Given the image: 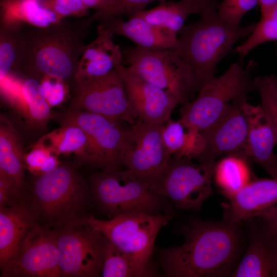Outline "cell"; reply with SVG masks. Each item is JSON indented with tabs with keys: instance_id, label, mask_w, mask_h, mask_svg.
<instances>
[{
	"instance_id": "cell-1",
	"label": "cell",
	"mask_w": 277,
	"mask_h": 277,
	"mask_svg": "<svg viewBox=\"0 0 277 277\" xmlns=\"http://www.w3.org/2000/svg\"><path fill=\"white\" fill-rule=\"evenodd\" d=\"M103 17L93 15L72 21H61L44 27L24 24L23 42L15 70L25 77L58 78L68 86L75 81L78 64L91 26Z\"/></svg>"
},
{
	"instance_id": "cell-2",
	"label": "cell",
	"mask_w": 277,
	"mask_h": 277,
	"mask_svg": "<svg viewBox=\"0 0 277 277\" xmlns=\"http://www.w3.org/2000/svg\"><path fill=\"white\" fill-rule=\"evenodd\" d=\"M234 224L196 221L185 230L180 246L160 251L165 274L175 277H216L228 274L239 239Z\"/></svg>"
},
{
	"instance_id": "cell-3",
	"label": "cell",
	"mask_w": 277,
	"mask_h": 277,
	"mask_svg": "<svg viewBox=\"0 0 277 277\" xmlns=\"http://www.w3.org/2000/svg\"><path fill=\"white\" fill-rule=\"evenodd\" d=\"M216 9H208L196 22L185 25L172 49L189 68L196 92L214 77L217 65L239 40L251 34L256 25L231 26L219 16Z\"/></svg>"
},
{
	"instance_id": "cell-4",
	"label": "cell",
	"mask_w": 277,
	"mask_h": 277,
	"mask_svg": "<svg viewBox=\"0 0 277 277\" xmlns=\"http://www.w3.org/2000/svg\"><path fill=\"white\" fill-rule=\"evenodd\" d=\"M91 195L90 186L74 168L59 164L37 176L24 201L39 225L57 230L86 217Z\"/></svg>"
},
{
	"instance_id": "cell-5",
	"label": "cell",
	"mask_w": 277,
	"mask_h": 277,
	"mask_svg": "<svg viewBox=\"0 0 277 277\" xmlns=\"http://www.w3.org/2000/svg\"><path fill=\"white\" fill-rule=\"evenodd\" d=\"M90 188L97 205L113 217L130 212L160 214L165 198L127 168L103 169L91 176Z\"/></svg>"
},
{
	"instance_id": "cell-6",
	"label": "cell",
	"mask_w": 277,
	"mask_h": 277,
	"mask_svg": "<svg viewBox=\"0 0 277 277\" xmlns=\"http://www.w3.org/2000/svg\"><path fill=\"white\" fill-rule=\"evenodd\" d=\"M256 89L250 72L232 63L221 76L203 85L196 97L182 105L180 122L188 129L203 132L213 125L234 101Z\"/></svg>"
},
{
	"instance_id": "cell-7",
	"label": "cell",
	"mask_w": 277,
	"mask_h": 277,
	"mask_svg": "<svg viewBox=\"0 0 277 277\" xmlns=\"http://www.w3.org/2000/svg\"><path fill=\"white\" fill-rule=\"evenodd\" d=\"M123 61L140 77L177 98L183 105L196 93L190 70L173 49L122 50Z\"/></svg>"
},
{
	"instance_id": "cell-8",
	"label": "cell",
	"mask_w": 277,
	"mask_h": 277,
	"mask_svg": "<svg viewBox=\"0 0 277 277\" xmlns=\"http://www.w3.org/2000/svg\"><path fill=\"white\" fill-rule=\"evenodd\" d=\"M171 217V214L130 212L107 221L88 215L85 220L120 250L139 264L149 266L156 235Z\"/></svg>"
},
{
	"instance_id": "cell-9",
	"label": "cell",
	"mask_w": 277,
	"mask_h": 277,
	"mask_svg": "<svg viewBox=\"0 0 277 277\" xmlns=\"http://www.w3.org/2000/svg\"><path fill=\"white\" fill-rule=\"evenodd\" d=\"M85 219L56 230L58 264L63 276L96 277L102 274L106 237L90 226Z\"/></svg>"
},
{
	"instance_id": "cell-10",
	"label": "cell",
	"mask_w": 277,
	"mask_h": 277,
	"mask_svg": "<svg viewBox=\"0 0 277 277\" xmlns=\"http://www.w3.org/2000/svg\"><path fill=\"white\" fill-rule=\"evenodd\" d=\"M191 158L170 157L154 184L157 192L182 209L199 210L212 193L211 182L216 162L196 164Z\"/></svg>"
},
{
	"instance_id": "cell-11",
	"label": "cell",
	"mask_w": 277,
	"mask_h": 277,
	"mask_svg": "<svg viewBox=\"0 0 277 277\" xmlns=\"http://www.w3.org/2000/svg\"><path fill=\"white\" fill-rule=\"evenodd\" d=\"M71 107L134 125L138 118L129 100L123 80L115 68L100 76L75 80Z\"/></svg>"
},
{
	"instance_id": "cell-12",
	"label": "cell",
	"mask_w": 277,
	"mask_h": 277,
	"mask_svg": "<svg viewBox=\"0 0 277 277\" xmlns=\"http://www.w3.org/2000/svg\"><path fill=\"white\" fill-rule=\"evenodd\" d=\"M62 122L77 125L85 132L88 144L81 163L103 169H118L122 157L126 130L103 115L71 107L64 114Z\"/></svg>"
},
{
	"instance_id": "cell-13",
	"label": "cell",
	"mask_w": 277,
	"mask_h": 277,
	"mask_svg": "<svg viewBox=\"0 0 277 277\" xmlns=\"http://www.w3.org/2000/svg\"><path fill=\"white\" fill-rule=\"evenodd\" d=\"M163 126L138 120L126 129L122 164L154 187L171 157L163 141Z\"/></svg>"
},
{
	"instance_id": "cell-14",
	"label": "cell",
	"mask_w": 277,
	"mask_h": 277,
	"mask_svg": "<svg viewBox=\"0 0 277 277\" xmlns=\"http://www.w3.org/2000/svg\"><path fill=\"white\" fill-rule=\"evenodd\" d=\"M3 277H61L57 231L39 224L32 229L10 261Z\"/></svg>"
},
{
	"instance_id": "cell-15",
	"label": "cell",
	"mask_w": 277,
	"mask_h": 277,
	"mask_svg": "<svg viewBox=\"0 0 277 277\" xmlns=\"http://www.w3.org/2000/svg\"><path fill=\"white\" fill-rule=\"evenodd\" d=\"M246 97L233 101L213 125L201 133L203 148L196 157L200 163L215 161L224 154L242 158L248 132V122L242 104Z\"/></svg>"
},
{
	"instance_id": "cell-16",
	"label": "cell",
	"mask_w": 277,
	"mask_h": 277,
	"mask_svg": "<svg viewBox=\"0 0 277 277\" xmlns=\"http://www.w3.org/2000/svg\"><path fill=\"white\" fill-rule=\"evenodd\" d=\"M115 69L123 80L138 120L161 125L171 120L173 109L181 104L177 98L145 80L123 64Z\"/></svg>"
},
{
	"instance_id": "cell-17",
	"label": "cell",
	"mask_w": 277,
	"mask_h": 277,
	"mask_svg": "<svg viewBox=\"0 0 277 277\" xmlns=\"http://www.w3.org/2000/svg\"><path fill=\"white\" fill-rule=\"evenodd\" d=\"M222 204L226 222L236 224L253 217L266 219L277 211V178L254 179Z\"/></svg>"
},
{
	"instance_id": "cell-18",
	"label": "cell",
	"mask_w": 277,
	"mask_h": 277,
	"mask_svg": "<svg viewBox=\"0 0 277 277\" xmlns=\"http://www.w3.org/2000/svg\"><path fill=\"white\" fill-rule=\"evenodd\" d=\"M1 88L7 104L27 126L43 128L52 118L51 107L43 95L38 80L26 77L16 81L8 75L1 80Z\"/></svg>"
},
{
	"instance_id": "cell-19",
	"label": "cell",
	"mask_w": 277,
	"mask_h": 277,
	"mask_svg": "<svg viewBox=\"0 0 277 277\" xmlns=\"http://www.w3.org/2000/svg\"><path fill=\"white\" fill-rule=\"evenodd\" d=\"M242 104L248 122L247 139L242 158L259 165L272 178H277V154L273 152L277 142L263 108L249 104L247 98Z\"/></svg>"
},
{
	"instance_id": "cell-20",
	"label": "cell",
	"mask_w": 277,
	"mask_h": 277,
	"mask_svg": "<svg viewBox=\"0 0 277 277\" xmlns=\"http://www.w3.org/2000/svg\"><path fill=\"white\" fill-rule=\"evenodd\" d=\"M97 27L124 36L136 47L148 50L174 49L177 44V33L168 29L152 24L135 16L124 21L119 16L111 15L98 21Z\"/></svg>"
},
{
	"instance_id": "cell-21",
	"label": "cell",
	"mask_w": 277,
	"mask_h": 277,
	"mask_svg": "<svg viewBox=\"0 0 277 277\" xmlns=\"http://www.w3.org/2000/svg\"><path fill=\"white\" fill-rule=\"evenodd\" d=\"M25 153L18 132L9 120L0 118V178L13 188L20 201L26 190L25 182Z\"/></svg>"
},
{
	"instance_id": "cell-22",
	"label": "cell",
	"mask_w": 277,
	"mask_h": 277,
	"mask_svg": "<svg viewBox=\"0 0 277 277\" xmlns=\"http://www.w3.org/2000/svg\"><path fill=\"white\" fill-rule=\"evenodd\" d=\"M97 37L86 45L80 60L75 80L104 75L123 64L122 50L113 35L97 27Z\"/></svg>"
},
{
	"instance_id": "cell-23",
	"label": "cell",
	"mask_w": 277,
	"mask_h": 277,
	"mask_svg": "<svg viewBox=\"0 0 277 277\" xmlns=\"http://www.w3.org/2000/svg\"><path fill=\"white\" fill-rule=\"evenodd\" d=\"M24 200L0 207V269L10 261L28 232L38 225Z\"/></svg>"
},
{
	"instance_id": "cell-24",
	"label": "cell",
	"mask_w": 277,
	"mask_h": 277,
	"mask_svg": "<svg viewBox=\"0 0 277 277\" xmlns=\"http://www.w3.org/2000/svg\"><path fill=\"white\" fill-rule=\"evenodd\" d=\"M216 0H172L161 2L152 9L137 15L147 22L178 33L191 14H201L210 8H217Z\"/></svg>"
},
{
	"instance_id": "cell-25",
	"label": "cell",
	"mask_w": 277,
	"mask_h": 277,
	"mask_svg": "<svg viewBox=\"0 0 277 277\" xmlns=\"http://www.w3.org/2000/svg\"><path fill=\"white\" fill-rule=\"evenodd\" d=\"M235 277H277V248L272 236L263 230L252 239Z\"/></svg>"
},
{
	"instance_id": "cell-26",
	"label": "cell",
	"mask_w": 277,
	"mask_h": 277,
	"mask_svg": "<svg viewBox=\"0 0 277 277\" xmlns=\"http://www.w3.org/2000/svg\"><path fill=\"white\" fill-rule=\"evenodd\" d=\"M44 0H1V22L44 27L62 18L47 8Z\"/></svg>"
},
{
	"instance_id": "cell-27",
	"label": "cell",
	"mask_w": 277,
	"mask_h": 277,
	"mask_svg": "<svg viewBox=\"0 0 277 277\" xmlns=\"http://www.w3.org/2000/svg\"><path fill=\"white\" fill-rule=\"evenodd\" d=\"M162 135L167 152L174 157L196 158L202 151V134L185 127L179 120H170L164 125Z\"/></svg>"
},
{
	"instance_id": "cell-28",
	"label": "cell",
	"mask_w": 277,
	"mask_h": 277,
	"mask_svg": "<svg viewBox=\"0 0 277 277\" xmlns=\"http://www.w3.org/2000/svg\"><path fill=\"white\" fill-rule=\"evenodd\" d=\"M37 142L56 155L73 153L79 161L86 150L88 138L84 131L77 125L62 122L61 127L44 135Z\"/></svg>"
},
{
	"instance_id": "cell-29",
	"label": "cell",
	"mask_w": 277,
	"mask_h": 277,
	"mask_svg": "<svg viewBox=\"0 0 277 277\" xmlns=\"http://www.w3.org/2000/svg\"><path fill=\"white\" fill-rule=\"evenodd\" d=\"M154 274L149 265L139 264L106 238L102 276L140 277Z\"/></svg>"
},
{
	"instance_id": "cell-30",
	"label": "cell",
	"mask_w": 277,
	"mask_h": 277,
	"mask_svg": "<svg viewBox=\"0 0 277 277\" xmlns=\"http://www.w3.org/2000/svg\"><path fill=\"white\" fill-rule=\"evenodd\" d=\"M214 175L225 196L235 193L251 181L247 161L234 155H228L216 163Z\"/></svg>"
},
{
	"instance_id": "cell-31",
	"label": "cell",
	"mask_w": 277,
	"mask_h": 277,
	"mask_svg": "<svg viewBox=\"0 0 277 277\" xmlns=\"http://www.w3.org/2000/svg\"><path fill=\"white\" fill-rule=\"evenodd\" d=\"M24 24L1 22L0 77L1 80L16 69L23 42Z\"/></svg>"
},
{
	"instance_id": "cell-32",
	"label": "cell",
	"mask_w": 277,
	"mask_h": 277,
	"mask_svg": "<svg viewBox=\"0 0 277 277\" xmlns=\"http://www.w3.org/2000/svg\"><path fill=\"white\" fill-rule=\"evenodd\" d=\"M277 40V5L261 13V18L247 39L235 51L242 58L257 46Z\"/></svg>"
},
{
	"instance_id": "cell-33",
	"label": "cell",
	"mask_w": 277,
	"mask_h": 277,
	"mask_svg": "<svg viewBox=\"0 0 277 277\" xmlns=\"http://www.w3.org/2000/svg\"><path fill=\"white\" fill-rule=\"evenodd\" d=\"M254 83L260 95L261 106L277 142V90L269 75L255 77Z\"/></svg>"
},
{
	"instance_id": "cell-34",
	"label": "cell",
	"mask_w": 277,
	"mask_h": 277,
	"mask_svg": "<svg viewBox=\"0 0 277 277\" xmlns=\"http://www.w3.org/2000/svg\"><path fill=\"white\" fill-rule=\"evenodd\" d=\"M57 156L49 149L36 142L30 151L25 154V166L35 175H41L60 164Z\"/></svg>"
},
{
	"instance_id": "cell-35",
	"label": "cell",
	"mask_w": 277,
	"mask_h": 277,
	"mask_svg": "<svg viewBox=\"0 0 277 277\" xmlns=\"http://www.w3.org/2000/svg\"><path fill=\"white\" fill-rule=\"evenodd\" d=\"M259 0H223L219 3L216 9L219 16L227 24L240 26L243 17L256 5Z\"/></svg>"
},
{
	"instance_id": "cell-36",
	"label": "cell",
	"mask_w": 277,
	"mask_h": 277,
	"mask_svg": "<svg viewBox=\"0 0 277 277\" xmlns=\"http://www.w3.org/2000/svg\"><path fill=\"white\" fill-rule=\"evenodd\" d=\"M43 95L50 107L57 106L64 101L68 85L58 78L45 76L40 82Z\"/></svg>"
},
{
	"instance_id": "cell-37",
	"label": "cell",
	"mask_w": 277,
	"mask_h": 277,
	"mask_svg": "<svg viewBox=\"0 0 277 277\" xmlns=\"http://www.w3.org/2000/svg\"><path fill=\"white\" fill-rule=\"evenodd\" d=\"M166 1L170 0H111L110 7L104 17L124 15L130 18L145 10L146 7L152 2L157 1L161 3Z\"/></svg>"
},
{
	"instance_id": "cell-38",
	"label": "cell",
	"mask_w": 277,
	"mask_h": 277,
	"mask_svg": "<svg viewBox=\"0 0 277 277\" xmlns=\"http://www.w3.org/2000/svg\"><path fill=\"white\" fill-rule=\"evenodd\" d=\"M43 4L62 18L67 16H84L89 8L82 0H44Z\"/></svg>"
},
{
	"instance_id": "cell-39",
	"label": "cell",
	"mask_w": 277,
	"mask_h": 277,
	"mask_svg": "<svg viewBox=\"0 0 277 277\" xmlns=\"http://www.w3.org/2000/svg\"><path fill=\"white\" fill-rule=\"evenodd\" d=\"M89 8L94 9L103 16L109 9L111 0H82Z\"/></svg>"
},
{
	"instance_id": "cell-40",
	"label": "cell",
	"mask_w": 277,
	"mask_h": 277,
	"mask_svg": "<svg viewBox=\"0 0 277 277\" xmlns=\"http://www.w3.org/2000/svg\"><path fill=\"white\" fill-rule=\"evenodd\" d=\"M263 222V231L272 236L277 235V211Z\"/></svg>"
},
{
	"instance_id": "cell-41",
	"label": "cell",
	"mask_w": 277,
	"mask_h": 277,
	"mask_svg": "<svg viewBox=\"0 0 277 277\" xmlns=\"http://www.w3.org/2000/svg\"><path fill=\"white\" fill-rule=\"evenodd\" d=\"M277 5V0H259L261 13Z\"/></svg>"
},
{
	"instance_id": "cell-42",
	"label": "cell",
	"mask_w": 277,
	"mask_h": 277,
	"mask_svg": "<svg viewBox=\"0 0 277 277\" xmlns=\"http://www.w3.org/2000/svg\"><path fill=\"white\" fill-rule=\"evenodd\" d=\"M276 90H277V75H269Z\"/></svg>"
},
{
	"instance_id": "cell-43",
	"label": "cell",
	"mask_w": 277,
	"mask_h": 277,
	"mask_svg": "<svg viewBox=\"0 0 277 277\" xmlns=\"http://www.w3.org/2000/svg\"><path fill=\"white\" fill-rule=\"evenodd\" d=\"M272 237L273 238V241H274V244L275 245V246H276V247L277 248V235H275V236H273Z\"/></svg>"
}]
</instances>
